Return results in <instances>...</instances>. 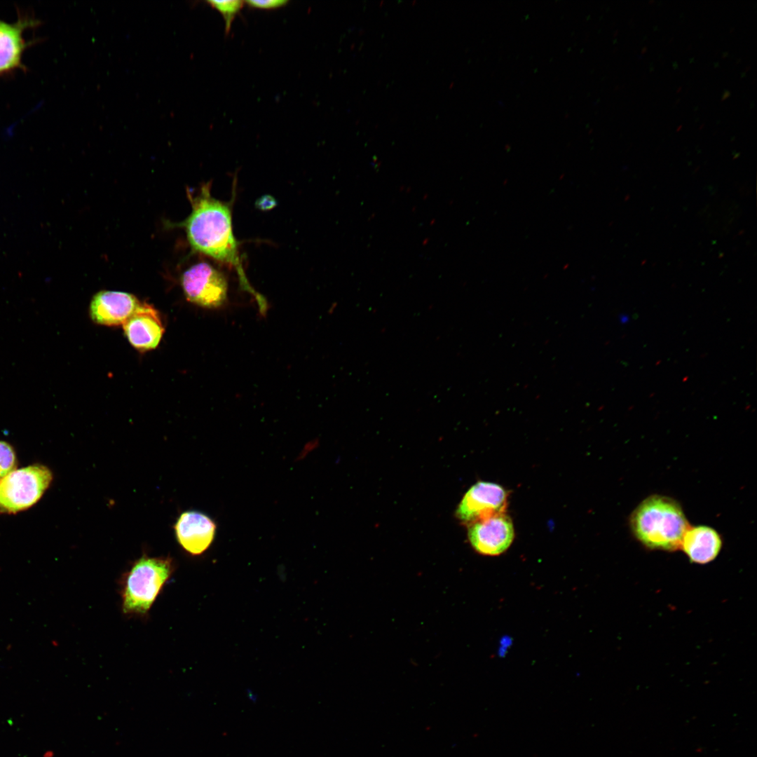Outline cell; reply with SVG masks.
I'll return each instance as SVG.
<instances>
[{"label":"cell","instance_id":"1","mask_svg":"<svg viewBox=\"0 0 757 757\" xmlns=\"http://www.w3.org/2000/svg\"><path fill=\"white\" fill-rule=\"evenodd\" d=\"M192 210L184 223L188 240L196 251L223 262L237 273L241 288L254 296L261 315L266 313L265 297L250 284L239 256L229 203L213 198L209 184L191 199Z\"/></svg>","mask_w":757,"mask_h":757},{"label":"cell","instance_id":"2","mask_svg":"<svg viewBox=\"0 0 757 757\" xmlns=\"http://www.w3.org/2000/svg\"><path fill=\"white\" fill-rule=\"evenodd\" d=\"M689 526L680 504L661 495L644 499L629 517L634 536L650 550L673 551L680 548Z\"/></svg>","mask_w":757,"mask_h":757},{"label":"cell","instance_id":"3","mask_svg":"<svg viewBox=\"0 0 757 757\" xmlns=\"http://www.w3.org/2000/svg\"><path fill=\"white\" fill-rule=\"evenodd\" d=\"M175 569L170 556L143 555L135 561L120 582L122 611L145 616Z\"/></svg>","mask_w":757,"mask_h":757},{"label":"cell","instance_id":"4","mask_svg":"<svg viewBox=\"0 0 757 757\" xmlns=\"http://www.w3.org/2000/svg\"><path fill=\"white\" fill-rule=\"evenodd\" d=\"M53 480L48 468L32 465L15 469L0 480V512L27 510L42 497Z\"/></svg>","mask_w":757,"mask_h":757},{"label":"cell","instance_id":"5","mask_svg":"<svg viewBox=\"0 0 757 757\" xmlns=\"http://www.w3.org/2000/svg\"><path fill=\"white\" fill-rule=\"evenodd\" d=\"M181 284L186 299L206 308H218L227 299L228 282L224 274L206 262L193 265L185 271Z\"/></svg>","mask_w":757,"mask_h":757},{"label":"cell","instance_id":"6","mask_svg":"<svg viewBox=\"0 0 757 757\" xmlns=\"http://www.w3.org/2000/svg\"><path fill=\"white\" fill-rule=\"evenodd\" d=\"M507 493L500 485L479 482L472 486L463 497L456 511L458 519L468 524L505 513Z\"/></svg>","mask_w":757,"mask_h":757},{"label":"cell","instance_id":"7","mask_svg":"<svg viewBox=\"0 0 757 757\" xmlns=\"http://www.w3.org/2000/svg\"><path fill=\"white\" fill-rule=\"evenodd\" d=\"M514 538L511 519L505 513L475 521L469 525L468 538L479 554L496 556L505 552Z\"/></svg>","mask_w":757,"mask_h":757},{"label":"cell","instance_id":"8","mask_svg":"<svg viewBox=\"0 0 757 757\" xmlns=\"http://www.w3.org/2000/svg\"><path fill=\"white\" fill-rule=\"evenodd\" d=\"M217 528L211 517L195 510L182 512L174 526L179 545L193 556L201 555L209 549L215 538Z\"/></svg>","mask_w":757,"mask_h":757},{"label":"cell","instance_id":"9","mask_svg":"<svg viewBox=\"0 0 757 757\" xmlns=\"http://www.w3.org/2000/svg\"><path fill=\"white\" fill-rule=\"evenodd\" d=\"M123 327L130 343L139 351L156 348L164 332L159 313L146 303H140Z\"/></svg>","mask_w":757,"mask_h":757},{"label":"cell","instance_id":"10","mask_svg":"<svg viewBox=\"0 0 757 757\" xmlns=\"http://www.w3.org/2000/svg\"><path fill=\"white\" fill-rule=\"evenodd\" d=\"M139 304L137 297L130 293L100 291L90 301V316L92 320L98 325H123Z\"/></svg>","mask_w":757,"mask_h":757},{"label":"cell","instance_id":"11","mask_svg":"<svg viewBox=\"0 0 757 757\" xmlns=\"http://www.w3.org/2000/svg\"><path fill=\"white\" fill-rule=\"evenodd\" d=\"M36 23L28 17H20L13 23L0 20V76L23 67L22 57L27 46L23 34Z\"/></svg>","mask_w":757,"mask_h":757},{"label":"cell","instance_id":"12","mask_svg":"<svg viewBox=\"0 0 757 757\" xmlns=\"http://www.w3.org/2000/svg\"><path fill=\"white\" fill-rule=\"evenodd\" d=\"M722 545L721 537L715 529L700 525L688 527L683 537L680 549L691 562L705 564L716 558Z\"/></svg>","mask_w":757,"mask_h":757},{"label":"cell","instance_id":"13","mask_svg":"<svg viewBox=\"0 0 757 757\" xmlns=\"http://www.w3.org/2000/svg\"><path fill=\"white\" fill-rule=\"evenodd\" d=\"M207 3L212 8L220 12L225 21V29L227 33L232 22L238 13L243 8L245 1L238 0L209 1Z\"/></svg>","mask_w":757,"mask_h":757},{"label":"cell","instance_id":"14","mask_svg":"<svg viewBox=\"0 0 757 757\" xmlns=\"http://www.w3.org/2000/svg\"><path fill=\"white\" fill-rule=\"evenodd\" d=\"M16 456L12 446L0 440V480L15 470Z\"/></svg>","mask_w":757,"mask_h":757},{"label":"cell","instance_id":"15","mask_svg":"<svg viewBox=\"0 0 757 757\" xmlns=\"http://www.w3.org/2000/svg\"><path fill=\"white\" fill-rule=\"evenodd\" d=\"M248 6L262 9H273L280 8L287 4V1L285 0H266V1H245Z\"/></svg>","mask_w":757,"mask_h":757},{"label":"cell","instance_id":"16","mask_svg":"<svg viewBox=\"0 0 757 757\" xmlns=\"http://www.w3.org/2000/svg\"><path fill=\"white\" fill-rule=\"evenodd\" d=\"M259 204L260 205V207L268 209L274 205V199L271 197H264L261 198V200L259 201Z\"/></svg>","mask_w":757,"mask_h":757}]
</instances>
